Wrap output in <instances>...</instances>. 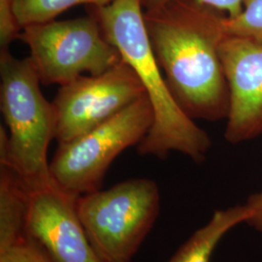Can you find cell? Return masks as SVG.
Instances as JSON below:
<instances>
[{
	"mask_svg": "<svg viewBox=\"0 0 262 262\" xmlns=\"http://www.w3.org/2000/svg\"><path fill=\"white\" fill-rule=\"evenodd\" d=\"M226 15L198 0L144 11L151 51L180 107L192 120L226 119L229 89L221 57Z\"/></svg>",
	"mask_w": 262,
	"mask_h": 262,
	"instance_id": "1",
	"label": "cell"
},
{
	"mask_svg": "<svg viewBox=\"0 0 262 262\" xmlns=\"http://www.w3.org/2000/svg\"><path fill=\"white\" fill-rule=\"evenodd\" d=\"M85 10L97 21L105 39L134 69L151 104L154 122L137 152L165 159L171 151H179L202 163L212 141L170 92L149 43L141 0H114L106 6H86Z\"/></svg>",
	"mask_w": 262,
	"mask_h": 262,
	"instance_id": "2",
	"label": "cell"
},
{
	"mask_svg": "<svg viewBox=\"0 0 262 262\" xmlns=\"http://www.w3.org/2000/svg\"><path fill=\"white\" fill-rule=\"evenodd\" d=\"M30 57L0 52V163L14 169L29 188L52 181L48 148L55 139L56 114L40 89Z\"/></svg>",
	"mask_w": 262,
	"mask_h": 262,
	"instance_id": "3",
	"label": "cell"
},
{
	"mask_svg": "<svg viewBox=\"0 0 262 262\" xmlns=\"http://www.w3.org/2000/svg\"><path fill=\"white\" fill-rule=\"evenodd\" d=\"M76 209L102 262H131L160 212V192L151 179L126 180L78 197Z\"/></svg>",
	"mask_w": 262,
	"mask_h": 262,
	"instance_id": "4",
	"label": "cell"
},
{
	"mask_svg": "<svg viewBox=\"0 0 262 262\" xmlns=\"http://www.w3.org/2000/svg\"><path fill=\"white\" fill-rule=\"evenodd\" d=\"M152 122V107L144 95L94 129L58 144L49 166L51 178L75 197L101 189L113 161L123 150L138 146Z\"/></svg>",
	"mask_w": 262,
	"mask_h": 262,
	"instance_id": "5",
	"label": "cell"
},
{
	"mask_svg": "<svg viewBox=\"0 0 262 262\" xmlns=\"http://www.w3.org/2000/svg\"><path fill=\"white\" fill-rule=\"evenodd\" d=\"M19 40L30 51L41 84H68L81 76L99 75L122 60L90 15L23 28Z\"/></svg>",
	"mask_w": 262,
	"mask_h": 262,
	"instance_id": "6",
	"label": "cell"
},
{
	"mask_svg": "<svg viewBox=\"0 0 262 262\" xmlns=\"http://www.w3.org/2000/svg\"><path fill=\"white\" fill-rule=\"evenodd\" d=\"M146 95L139 77L123 59L99 75H83L59 86L53 106L55 139L73 140L107 122Z\"/></svg>",
	"mask_w": 262,
	"mask_h": 262,
	"instance_id": "7",
	"label": "cell"
},
{
	"mask_svg": "<svg viewBox=\"0 0 262 262\" xmlns=\"http://www.w3.org/2000/svg\"><path fill=\"white\" fill-rule=\"evenodd\" d=\"M29 189L27 233L52 262H102L77 213L78 197L57 187L53 180Z\"/></svg>",
	"mask_w": 262,
	"mask_h": 262,
	"instance_id": "8",
	"label": "cell"
},
{
	"mask_svg": "<svg viewBox=\"0 0 262 262\" xmlns=\"http://www.w3.org/2000/svg\"><path fill=\"white\" fill-rule=\"evenodd\" d=\"M220 52L229 89L225 139L253 140L262 135V46L227 36Z\"/></svg>",
	"mask_w": 262,
	"mask_h": 262,
	"instance_id": "9",
	"label": "cell"
},
{
	"mask_svg": "<svg viewBox=\"0 0 262 262\" xmlns=\"http://www.w3.org/2000/svg\"><path fill=\"white\" fill-rule=\"evenodd\" d=\"M29 191L24 179L14 169L0 163V252L28 235Z\"/></svg>",
	"mask_w": 262,
	"mask_h": 262,
	"instance_id": "10",
	"label": "cell"
},
{
	"mask_svg": "<svg viewBox=\"0 0 262 262\" xmlns=\"http://www.w3.org/2000/svg\"><path fill=\"white\" fill-rule=\"evenodd\" d=\"M250 215L246 204L216 210L206 225L191 235L167 262H211L217 245Z\"/></svg>",
	"mask_w": 262,
	"mask_h": 262,
	"instance_id": "11",
	"label": "cell"
},
{
	"mask_svg": "<svg viewBox=\"0 0 262 262\" xmlns=\"http://www.w3.org/2000/svg\"><path fill=\"white\" fill-rule=\"evenodd\" d=\"M114 0H13V6L21 28L56 19L72 7L84 5L102 7Z\"/></svg>",
	"mask_w": 262,
	"mask_h": 262,
	"instance_id": "12",
	"label": "cell"
},
{
	"mask_svg": "<svg viewBox=\"0 0 262 262\" xmlns=\"http://www.w3.org/2000/svg\"><path fill=\"white\" fill-rule=\"evenodd\" d=\"M227 36L241 38L262 46V0H244L243 10L234 18H225Z\"/></svg>",
	"mask_w": 262,
	"mask_h": 262,
	"instance_id": "13",
	"label": "cell"
},
{
	"mask_svg": "<svg viewBox=\"0 0 262 262\" xmlns=\"http://www.w3.org/2000/svg\"><path fill=\"white\" fill-rule=\"evenodd\" d=\"M0 262H52L29 235L9 249L0 252Z\"/></svg>",
	"mask_w": 262,
	"mask_h": 262,
	"instance_id": "14",
	"label": "cell"
},
{
	"mask_svg": "<svg viewBox=\"0 0 262 262\" xmlns=\"http://www.w3.org/2000/svg\"><path fill=\"white\" fill-rule=\"evenodd\" d=\"M15 13L13 0H0V47L1 51L9 50L10 45L19 40L21 31Z\"/></svg>",
	"mask_w": 262,
	"mask_h": 262,
	"instance_id": "15",
	"label": "cell"
},
{
	"mask_svg": "<svg viewBox=\"0 0 262 262\" xmlns=\"http://www.w3.org/2000/svg\"><path fill=\"white\" fill-rule=\"evenodd\" d=\"M171 0H141L144 11L157 9ZM199 2L210 6L225 14L228 18H234L243 10L244 0H198Z\"/></svg>",
	"mask_w": 262,
	"mask_h": 262,
	"instance_id": "16",
	"label": "cell"
},
{
	"mask_svg": "<svg viewBox=\"0 0 262 262\" xmlns=\"http://www.w3.org/2000/svg\"><path fill=\"white\" fill-rule=\"evenodd\" d=\"M245 204L250 209V215L245 224L262 233V187L259 191L250 195Z\"/></svg>",
	"mask_w": 262,
	"mask_h": 262,
	"instance_id": "17",
	"label": "cell"
}]
</instances>
